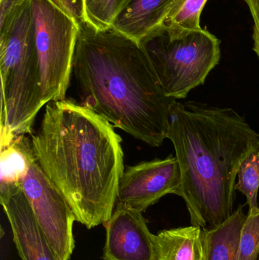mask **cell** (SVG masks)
Segmentation results:
<instances>
[{"label": "cell", "mask_w": 259, "mask_h": 260, "mask_svg": "<svg viewBox=\"0 0 259 260\" xmlns=\"http://www.w3.org/2000/svg\"><path fill=\"white\" fill-rule=\"evenodd\" d=\"M240 205L220 224L202 229L204 260H239L242 229L247 215Z\"/></svg>", "instance_id": "7c38bea8"}, {"label": "cell", "mask_w": 259, "mask_h": 260, "mask_svg": "<svg viewBox=\"0 0 259 260\" xmlns=\"http://www.w3.org/2000/svg\"><path fill=\"white\" fill-rule=\"evenodd\" d=\"M247 5L253 20V50L259 59V0H243Z\"/></svg>", "instance_id": "44dd1931"}, {"label": "cell", "mask_w": 259, "mask_h": 260, "mask_svg": "<svg viewBox=\"0 0 259 260\" xmlns=\"http://www.w3.org/2000/svg\"><path fill=\"white\" fill-rule=\"evenodd\" d=\"M44 105L66 99L79 25L50 0H31Z\"/></svg>", "instance_id": "8992f818"}, {"label": "cell", "mask_w": 259, "mask_h": 260, "mask_svg": "<svg viewBox=\"0 0 259 260\" xmlns=\"http://www.w3.org/2000/svg\"><path fill=\"white\" fill-rule=\"evenodd\" d=\"M103 225V260H158L157 235L149 230L142 212L118 202Z\"/></svg>", "instance_id": "9c48e42d"}, {"label": "cell", "mask_w": 259, "mask_h": 260, "mask_svg": "<svg viewBox=\"0 0 259 260\" xmlns=\"http://www.w3.org/2000/svg\"><path fill=\"white\" fill-rule=\"evenodd\" d=\"M72 74L81 105L152 147L167 139L170 109L142 44L115 29L79 24Z\"/></svg>", "instance_id": "7a4b0ae2"}, {"label": "cell", "mask_w": 259, "mask_h": 260, "mask_svg": "<svg viewBox=\"0 0 259 260\" xmlns=\"http://www.w3.org/2000/svg\"><path fill=\"white\" fill-rule=\"evenodd\" d=\"M167 139L180 171L178 195L192 225L221 224L234 212L236 179L243 160L259 151V133L235 110L174 101Z\"/></svg>", "instance_id": "3957f363"}, {"label": "cell", "mask_w": 259, "mask_h": 260, "mask_svg": "<svg viewBox=\"0 0 259 260\" xmlns=\"http://www.w3.org/2000/svg\"><path fill=\"white\" fill-rule=\"evenodd\" d=\"M257 260H259V255H258V259H257Z\"/></svg>", "instance_id": "7402d4cb"}, {"label": "cell", "mask_w": 259, "mask_h": 260, "mask_svg": "<svg viewBox=\"0 0 259 260\" xmlns=\"http://www.w3.org/2000/svg\"><path fill=\"white\" fill-rule=\"evenodd\" d=\"M0 151V186L20 184L35 159L31 140L26 135L18 136Z\"/></svg>", "instance_id": "5bb4252c"}, {"label": "cell", "mask_w": 259, "mask_h": 260, "mask_svg": "<svg viewBox=\"0 0 259 260\" xmlns=\"http://www.w3.org/2000/svg\"><path fill=\"white\" fill-rule=\"evenodd\" d=\"M21 186L30 202L40 227L58 260H69L75 249L72 209L34 159Z\"/></svg>", "instance_id": "52a82bcc"}, {"label": "cell", "mask_w": 259, "mask_h": 260, "mask_svg": "<svg viewBox=\"0 0 259 260\" xmlns=\"http://www.w3.org/2000/svg\"><path fill=\"white\" fill-rule=\"evenodd\" d=\"M53 4L72 18L78 24L85 22L83 0H50Z\"/></svg>", "instance_id": "d6986e66"}, {"label": "cell", "mask_w": 259, "mask_h": 260, "mask_svg": "<svg viewBox=\"0 0 259 260\" xmlns=\"http://www.w3.org/2000/svg\"><path fill=\"white\" fill-rule=\"evenodd\" d=\"M0 202L21 260H58L36 221L21 183L0 186Z\"/></svg>", "instance_id": "30bf717a"}, {"label": "cell", "mask_w": 259, "mask_h": 260, "mask_svg": "<svg viewBox=\"0 0 259 260\" xmlns=\"http://www.w3.org/2000/svg\"><path fill=\"white\" fill-rule=\"evenodd\" d=\"M30 1L0 27V148L31 133L44 106Z\"/></svg>", "instance_id": "277c9868"}, {"label": "cell", "mask_w": 259, "mask_h": 260, "mask_svg": "<svg viewBox=\"0 0 259 260\" xmlns=\"http://www.w3.org/2000/svg\"><path fill=\"white\" fill-rule=\"evenodd\" d=\"M166 96L185 99L203 85L220 62V41L206 29L176 31L161 27L143 43Z\"/></svg>", "instance_id": "5b68a950"}, {"label": "cell", "mask_w": 259, "mask_h": 260, "mask_svg": "<svg viewBox=\"0 0 259 260\" xmlns=\"http://www.w3.org/2000/svg\"><path fill=\"white\" fill-rule=\"evenodd\" d=\"M158 260H204L202 229L196 226L160 232Z\"/></svg>", "instance_id": "4fadbf2b"}, {"label": "cell", "mask_w": 259, "mask_h": 260, "mask_svg": "<svg viewBox=\"0 0 259 260\" xmlns=\"http://www.w3.org/2000/svg\"><path fill=\"white\" fill-rule=\"evenodd\" d=\"M208 0H174L162 27L176 31L202 28L201 14Z\"/></svg>", "instance_id": "9a60e30c"}, {"label": "cell", "mask_w": 259, "mask_h": 260, "mask_svg": "<svg viewBox=\"0 0 259 260\" xmlns=\"http://www.w3.org/2000/svg\"><path fill=\"white\" fill-rule=\"evenodd\" d=\"M181 177L176 156L142 161L124 170L117 200L144 212L167 194L178 195Z\"/></svg>", "instance_id": "ba28073f"}, {"label": "cell", "mask_w": 259, "mask_h": 260, "mask_svg": "<svg viewBox=\"0 0 259 260\" xmlns=\"http://www.w3.org/2000/svg\"><path fill=\"white\" fill-rule=\"evenodd\" d=\"M259 255V208L249 210L240 235L239 260H257Z\"/></svg>", "instance_id": "ac0fdd59"}, {"label": "cell", "mask_w": 259, "mask_h": 260, "mask_svg": "<svg viewBox=\"0 0 259 260\" xmlns=\"http://www.w3.org/2000/svg\"><path fill=\"white\" fill-rule=\"evenodd\" d=\"M28 0H0V27H3Z\"/></svg>", "instance_id": "ffe728a7"}, {"label": "cell", "mask_w": 259, "mask_h": 260, "mask_svg": "<svg viewBox=\"0 0 259 260\" xmlns=\"http://www.w3.org/2000/svg\"><path fill=\"white\" fill-rule=\"evenodd\" d=\"M126 1L83 0L85 22L97 30L110 28Z\"/></svg>", "instance_id": "e0dca14e"}, {"label": "cell", "mask_w": 259, "mask_h": 260, "mask_svg": "<svg viewBox=\"0 0 259 260\" xmlns=\"http://www.w3.org/2000/svg\"><path fill=\"white\" fill-rule=\"evenodd\" d=\"M174 0H127L112 28L142 44L158 31Z\"/></svg>", "instance_id": "8fae6325"}, {"label": "cell", "mask_w": 259, "mask_h": 260, "mask_svg": "<svg viewBox=\"0 0 259 260\" xmlns=\"http://www.w3.org/2000/svg\"><path fill=\"white\" fill-rule=\"evenodd\" d=\"M237 177L238 182L236 183V190L242 192L246 197L249 210L258 209L259 151H253L243 160Z\"/></svg>", "instance_id": "2e32d148"}, {"label": "cell", "mask_w": 259, "mask_h": 260, "mask_svg": "<svg viewBox=\"0 0 259 260\" xmlns=\"http://www.w3.org/2000/svg\"><path fill=\"white\" fill-rule=\"evenodd\" d=\"M31 143L36 162L76 221L88 229L106 222L125 170L122 139L114 126L74 101H52Z\"/></svg>", "instance_id": "6da1fadb"}]
</instances>
